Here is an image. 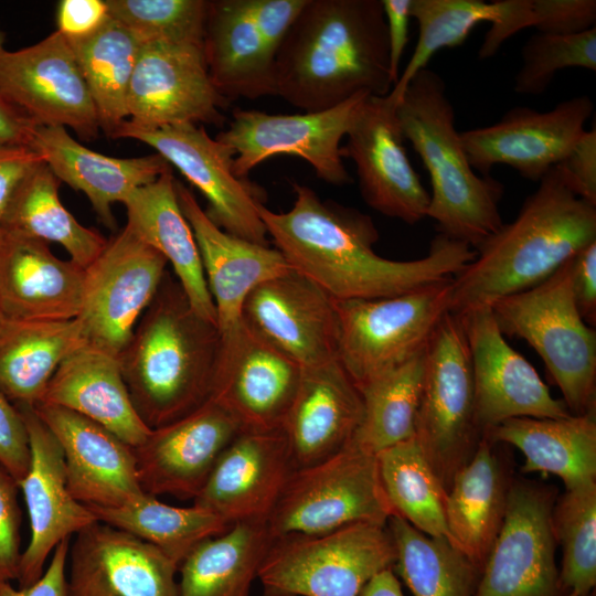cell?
<instances>
[{
	"label": "cell",
	"instance_id": "1",
	"mask_svg": "<svg viewBox=\"0 0 596 596\" xmlns=\"http://www.w3.org/2000/svg\"><path fill=\"white\" fill-rule=\"evenodd\" d=\"M292 190L289 211L260 204L259 216L290 267L336 301L392 297L450 279L476 256L469 245L437 234L422 258H384L374 251L380 234L368 214L324 201L305 184Z\"/></svg>",
	"mask_w": 596,
	"mask_h": 596
},
{
	"label": "cell",
	"instance_id": "2",
	"mask_svg": "<svg viewBox=\"0 0 596 596\" xmlns=\"http://www.w3.org/2000/svg\"><path fill=\"white\" fill-rule=\"evenodd\" d=\"M393 86L382 0L306 1L276 54V96L317 113Z\"/></svg>",
	"mask_w": 596,
	"mask_h": 596
},
{
	"label": "cell",
	"instance_id": "3",
	"mask_svg": "<svg viewBox=\"0 0 596 596\" xmlns=\"http://www.w3.org/2000/svg\"><path fill=\"white\" fill-rule=\"evenodd\" d=\"M595 241L596 206L572 193L553 167L515 219L503 223L453 276L450 312L460 315L528 290Z\"/></svg>",
	"mask_w": 596,
	"mask_h": 596
},
{
	"label": "cell",
	"instance_id": "4",
	"mask_svg": "<svg viewBox=\"0 0 596 596\" xmlns=\"http://www.w3.org/2000/svg\"><path fill=\"white\" fill-rule=\"evenodd\" d=\"M221 351L217 326L199 317L167 270L118 355L132 404L151 429L170 424L211 397Z\"/></svg>",
	"mask_w": 596,
	"mask_h": 596
},
{
	"label": "cell",
	"instance_id": "5",
	"mask_svg": "<svg viewBox=\"0 0 596 596\" xmlns=\"http://www.w3.org/2000/svg\"><path fill=\"white\" fill-rule=\"evenodd\" d=\"M396 116L404 140L429 175L427 217L438 234L476 249L503 224L499 203L504 187L470 166L443 77L429 68L418 72L398 100Z\"/></svg>",
	"mask_w": 596,
	"mask_h": 596
},
{
	"label": "cell",
	"instance_id": "6",
	"mask_svg": "<svg viewBox=\"0 0 596 596\" xmlns=\"http://www.w3.org/2000/svg\"><path fill=\"white\" fill-rule=\"evenodd\" d=\"M489 306L503 334L541 356L571 414L596 409V331L576 307L568 260L543 283Z\"/></svg>",
	"mask_w": 596,
	"mask_h": 596
},
{
	"label": "cell",
	"instance_id": "7",
	"mask_svg": "<svg viewBox=\"0 0 596 596\" xmlns=\"http://www.w3.org/2000/svg\"><path fill=\"white\" fill-rule=\"evenodd\" d=\"M395 561L387 525L360 522L324 534L272 540L257 578L264 596H359Z\"/></svg>",
	"mask_w": 596,
	"mask_h": 596
},
{
	"label": "cell",
	"instance_id": "8",
	"mask_svg": "<svg viewBox=\"0 0 596 596\" xmlns=\"http://www.w3.org/2000/svg\"><path fill=\"white\" fill-rule=\"evenodd\" d=\"M394 513L376 455L350 443L326 460L292 470L266 524L275 540L324 534L360 522L386 525Z\"/></svg>",
	"mask_w": 596,
	"mask_h": 596
},
{
	"label": "cell",
	"instance_id": "9",
	"mask_svg": "<svg viewBox=\"0 0 596 596\" xmlns=\"http://www.w3.org/2000/svg\"><path fill=\"white\" fill-rule=\"evenodd\" d=\"M451 278L401 295L336 301L338 360L360 390L422 352L450 312Z\"/></svg>",
	"mask_w": 596,
	"mask_h": 596
},
{
	"label": "cell",
	"instance_id": "10",
	"mask_svg": "<svg viewBox=\"0 0 596 596\" xmlns=\"http://www.w3.org/2000/svg\"><path fill=\"white\" fill-rule=\"evenodd\" d=\"M414 437L446 491L482 437L476 422L469 349L461 320L451 312L443 317L426 345Z\"/></svg>",
	"mask_w": 596,
	"mask_h": 596
},
{
	"label": "cell",
	"instance_id": "11",
	"mask_svg": "<svg viewBox=\"0 0 596 596\" xmlns=\"http://www.w3.org/2000/svg\"><path fill=\"white\" fill-rule=\"evenodd\" d=\"M300 8L297 0L209 1L205 62L213 85L230 103L275 95L276 54Z\"/></svg>",
	"mask_w": 596,
	"mask_h": 596
},
{
	"label": "cell",
	"instance_id": "12",
	"mask_svg": "<svg viewBox=\"0 0 596 596\" xmlns=\"http://www.w3.org/2000/svg\"><path fill=\"white\" fill-rule=\"evenodd\" d=\"M113 138H131L156 150L174 166L207 201L206 215L223 231L246 241L269 246L259 216L263 189L233 171L234 151L203 126L182 124L159 129H140L127 120Z\"/></svg>",
	"mask_w": 596,
	"mask_h": 596
},
{
	"label": "cell",
	"instance_id": "13",
	"mask_svg": "<svg viewBox=\"0 0 596 596\" xmlns=\"http://www.w3.org/2000/svg\"><path fill=\"white\" fill-rule=\"evenodd\" d=\"M168 262L126 224L84 268L81 321L88 344L118 356L155 298Z\"/></svg>",
	"mask_w": 596,
	"mask_h": 596
},
{
	"label": "cell",
	"instance_id": "14",
	"mask_svg": "<svg viewBox=\"0 0 596 596\" xmlns=\"http://www.w3.org/2000/svg\"><path fill=\"white\" fill-rule=\"evenodd\" d=\"M368 96L360 94L327 110L295 115L235 108L227 129L216 139L234 151L233 171L238 178H247L270 157L287 155L302 158L326 183L350 184L352 177L340 153L341 140Z\"/></svg>",
	"mask_w": 596,
	"mask_h": 596
},
{
	"label": "cell",
	"instance_id": "15",
	"mask_svg": "<svg viewBox=\"0 0 596 596\" xmlns=\"http://www.w3.org/2000/svg\"><path fill=\"white\" fill-rule=\"evenodd\" d=\"M553 488L510 483L503 523L481 571L475 596H565L555 563Z\"/></svg>",
	"mask_w": 596,
	"mask_h": 596
},
{
	"label": "cell",
	"instance_id": "16",
	"mask_svg": "<svg viewBox=\"0 0 596 596\" xmlns=\"http://www.w3.org/2000/svg\"><path fill=\"white\" fill-rule=\"evenodd\" d=\"M0 93L38 126L97 137V111L67 39L58 31L10 51L0 28Z\"/></svg>",
	"mask_w": 596,
	"mask_h": 596
},
{
	"label": "cell",
	"instance_id": "17",
	"mask_svg": "<svg viewBox=\"0 0 596 596\" xmlns=\"http://www.w3.org/2000/svg\"><path fill=\"white\" fill-rule=\"evenodd\" d=\"M230 102L213 85L203 45L141 44L127 94V121L140 129L224 126Z\"/></svg>",
	"mask_w": 596,
	"mask_h": 596
},
{
	"label": "cell",
	"instance_id": "18",
	"mask_svg": "<svg viewBox=\"0 0 596 596\" xmlns=\"http://www.w3.org/2000/svg\"><path fill=\"white\" fill-rule=\"evenodd\" d=\"M473 377L481 434L517 417L565 418L573 414L552 396L534 366L504 339L490 306L460 315Z\"/></svg>",
	"mask_w": 596,
	"mask_h": 596
},
{
	"label": "cell",
	"instance_id": "19",
	"mask_svg": "<svg viewBox=\"0 0 596 596\" xmlns=\"http://www.w3.org/2000/svg\"><path fill=\"white\" fill-rule=\"evenodd\" d=\"M390 95L368 96L341 146L356 169L363 201L376 212L414 225L427 217L429 192L413 168Z\"/></svg>",
	"mask_w": 596,
	"mask_h": 596
},
{
	"label": "cell",
	"instance_id": "20",
	"mask_svg": "<svg viewBox=\"0 0 596 596\" xmlns=\"http://www.w3.org/2000/svg\"><path fill=\"white\" fill-rule=\"evenodd\" d=\"M594 111L593 100L581 95L540 111L509 109L497 123L460 132L470 166L489 175L505 164L530 181L539 182L572 149Z\"/></svg>",
	"mask_w": 596,
	"mask_h": 596
},
{
	"label": "cell",
	"instance_id": "21",
	"mask_svg": "<svg viewBox=\"0 0 596 596\" xmlns=\"http://www.w3.org/2000/svg\"><path fill=\"white\" fill-rule=\"evenodd\" d=\"M302 368L241 321L221 336L211 400L223 406L242 432L281 429L294 402Z\"/></svg>",
	"mask_w": 596,
	"mask_h": 596
},
{
	"label": "cell",
	"instance_id": "22",
	"mask_svg": "<svg viewBox=\"0 0 596 596\" xmlns=\"http://www.w3.org/2000/svg\"><path fill=\"white\" fill-rule=\"evenodd\" d=\"M241 321L301 368L338 359L336 300L294 269L255 287Z\"/></svg>",
	"mask_w": 596,
	"mask_h": 596
},
{
	"label": "cell",
	"instance_id": "23",
	"mask_svg": "<svg viewBox=\"0 0 596 596\" xmlns=\"http://www.w3.org/2000/svg\"><path fill=\"white\" fill-rule=\"evenodd\" d=\"M29 437L30 465L19 482L31 529L21 554L19 588L34 584L57 544L97 522L95 514L68 491L64 456L55 436L29 404H14Z\"/></svg>",
	"mask_w": 596,
	"mask_h": 596
},
{
	"label": "cell",
	"instance_id": "24",
	"mask_svg": "<svg viewBox=\"0 0 596 596\" xmlns=\"http://www.w3.org/2000/svg\"><path fill=\"white\" fill-rule=\"evenodd\" d=\"M242 432L237 421L213 400L151 430L132 447L139 482L151 496L195 499L219 458Z\"/></svg>",
	"mask_w": 596,
	"mask_h": 596
},
{
	"label": "cell",
	"instance_id": "25",
	"mask_svg": "<svg viewBox=\"0 0 596 596\" xmlns=\"http://www.w3.org/2000/svg\"><path fill=\"white\" fill-rule=\"evenodd\" d=\"M70 596H178V565L155 545L95 522L70 546Z\"/></svg>",
	"mask_w": 596,
	"mask_h": 596
},
{
	"label": "cell",
	"instance_id": "26",
	"mask_svg": "<svg viewBox=\"0 0 596 596\" xmlns=\"http://www.w3.org/2000/svg\"><path fill=\"white\" fill-rule=\"evenodd\" d=\"M33 407L61 445L67 488L78 502L116 508L145 493L131 446L71 409L44 403Z\"/></svg>",
	"mask_w": 596,
	"mask_h": 596
},
{
	"label": "cell",
	"instance_id": "27",
	"mask_svg": "<svg viewBox=\"0 0 596 596\" xmlns=\"http://www.w3.org/2000/svg\"><path fill=\"white\" fill-rule=\"evenodd\" d=\"M291 471L281 429L241 432L219 458L193 504L228 525L266 520Z\"/></svg>",
	"mask_w": 596,
	"mask_h": 596
},
{
	"label": "cell",
	"instance_id": "28",
	"mask_svg": "<svg viewBox=\"0 0 596 596\" xmlns=\"http://www.w3.org/2000/svg\"><path fill=\"white\" fill-rule=\"evenodd\" d=\"M363 415L360 390L338 359L302 368L281 430L292 470L341 451L353 439Z\"/></svg>",
	"mask_w": 596,
	"mask_h": 596
},
{
	"label": "cell",
	"instance_id": "29",
	"mask_svg": "<svg viewBox=\"0 0 596 596\" xmlns=\"http://www.w3.org/2000/svg\"><path fill=\"white\" fill-rule=\"evenodd\" d=\"M84 268L55 256L47 243L0 228V315L61 321L79 315Z\"/></svg>",
	"mask_w": 596,
	"mask_h": 596
},
{
	"label": "cell",
	"instance_id": "30",
	"mask_svg": "<svg viewBox=\"0 0 596 596\" xmlns=\"http://www.w3.org/2000/svg\"><path fill=\"white\" fill-rule=\"evenodd\" d=\"M175 191L200 251L222 336L241 323L243 304L255 287L292 268L277 248L246 241L219 227L194 194L179 181H175Z\"/></svg>",
	"mask_w": 596,
	"mask_h": 596
},
{
	"label": "cell",
	"instance_id": "31",
	"mask_svg": "<svg viewBox=\"0 0 596 596\" xmlns=\"http://www.w3.org/2000/svg\"><path fill=\"white\" fill-rule=\"evenodd\" d=\"M31 148L58 181L85 193L100 222L109 228H115L114 203H123L134 190L153 182L170 166L157 152L135 158L96 152L58 126H38Z\"/></svg>",
	"mask_w": 596,
	"mask_h": 596
},
{
	"label": "cell",
	"instance_id": "32",
	"mask_svg": "<svg viewBox=\"0 0 596 596\" xmlns=\"http://www.w3.org/2000/svg\"><path fill=\"white\" fill-rule=\"evenodd\" d=\"M39 403L76 412L131 447L142 444L152 430L132 404L118 356L88 343L60 364Z\"/></svg>",
	"mask_w": 596,
	"mask_h": 596
},
{
	"label": "cell",
	"instance_id": "33",
	"mask_svg": "<svg viewBox=\"0 0 596 596\" xmlns=\"http://www.w3.org/2000/svg\"><path fill=\"white\" fill-rule=\"evenodd\" d=\"M123 203L127 225L171 264L194 312L217 326L200 251L180 207L170 166L153 182L134 190Z\"/></svg>",
	"mask_w": 596,
	"mask_h": 596
},
{
	"label": "cell",
	"instance_id": "34",
	"mask_svg": "<svg viewBox=\"0 0 596 596\" xmlns=\"http://www.w3.org/2000/svg\"><path fill=\"white\" fill-rule=\"evenodd\" d=\"M510 483L494 443L482 435L447 490V539L480 573L503 523Z\"/></svg>",
	"mask_w": 596,
	"mask_h": 596
},
{
	"label": "cell",
	"instance_id": "35",
	"mask_svg": "<svg viewBox=\"0 0 596 596\" xmlns=\"http://www.w3.org/2000/svg\"><path fill=\"white\" fill-rule=\"evenodd\" d=\"M483 435L517 447L525 458L523 473H553L565 490L596 482V409L565 418H511Z\"/></svg>",
	"mask_w": 596,
	"mask_h": 596
},
{
	"label": "cell",
	"instance_id": "36",
	"mask_svg": "<svg viewBox=\"0 0 596 596\" xmlns=\"http://www.w3.org/2000/svg\"><path fill=\"white\" fill-rule=\"evenodd\" d=\"M81 321H28L0 315V391L12 404H38L60 364L87 344Z\"/></svg>",
	"mask_w": 596,
	"mask_h": 596
},
{
	"label": "cell",
	"instance_id": "37",
	"mask_svg": "<svg viewBox=\"0 0 596 596\" xmlns=\"http://www.w3.org/2000/svg\"><path fill=\"white\" fill-rule=\"evenodd\" d=\"M272 538L266 520L236 522L179 565L178 596H249Z\"/></svg>",
	"mask_w": 596,
	"mask_h": 596
},
{
	"label": "cell",
	"instance_id": "38",
	"mask_svg": "<svg viewBox=\"0 0 596 596\" xmlns=\"http://www.w3.org/2000/svg\"><path fill=\"white\" fill-rule=\"evenodd\" d=\"M58 180L45 162L20 184L0 228L61 245L70 259L86 268L105 248L107 241L81 224L58 196Z\"/></svg>",
	"mask_w": 596,
	"mask_h": 596
},
{
	"label": "cell",
	"instance_id": "39",
	"mask_svg": "<svg viewBox=\"0 0 596 596\" xmlns=\"http://www.w3.org/2000/svg\"><path fill=\"white\" fill-rule=\"evenodd\" d=\"M67 41L94 102L99 127L111 137L128 119L127 94L141 43L110 17L94 33Z\"/></svg>",
	"mask_w": 596,
	"mask_h": 596
},
{
	"label": "cell",
	"instance_id": "40",
	"mask_svg": "<svg viewBox=\"0 0 596 596\" xmlns=\"http://www.w3.org/2000/svg\"><path fill=\"white\" fill-rule=\"evenodd\" d=\"M87 508L99 522L155 545L178 567L200 543L231 526L194 504L188 508L169 505L146 492L120 507Z\"/></svg>",
	"mask_w": 596,
	"mask_h": 596
},
{
	"label": "cell",
	"instance_id": "41",
	"mask_svg": "<svg viewBox=\"0 0 596 596\" xmlns=\"http://www.w3.org/2000/svg\"><path fill=\"white\" fill-rule=\"evenodd\" d=\"M386 525L396 549L393 572L413 596H475L481 573L448 539L427 535L396 513Z\"/></svg>",
	"mask_w": 596,
	"mask_h": 596
},
{
	"label": "cell",
	"instance_id": "42",
	"mask_svg": "<svg viewBox=\"0 0 596 596\" xmlns=\"http://www.w3.org/2000/svg\"><path fill=\"white\" fill-rule=\"evenodd\" d=\"M426 348L360 389L363 415L352 444L370 454L415 436Z\"/></svg>",
	"mask_w": 596,
	"mask_h": 596
},
{
	"label": "cell",
	"instance_id": "43",
	"mask_svg": "<svg viewBox=\"0 0 596 596\" xmlns=\"http://www.w3.org/2000/svg\"><path fill=\"white\" fill-rule=\"evenodd\" d=\"M380 480L394 512L421 532L447 539V491L415 437L376 454Z\"/></svg>",
	"mask_w": 596,
	"mask_h": 596
},
{
	"label": "cell",
	"instance_id": "44",
	"mask_svg": "<svg viewBox=\"0 0 596 596\" xmlns=\"http://www.w3.org/2000/svg\"><path fill=\"white\" fill-rule=\"evenodd\" d=\"M510 8V0H412L411 18L418 24V39L390 97L398 103L408 83L436 52L461 45L481 22L499 23Z\"/></svg>",
	"mask_w": 596,
	"mask_h": 596
},
{
	"label": "cell",
	"instance_id": "45",
	"mask_svg": "<svg viewBox=\"0 0 596 596\" xmlns=\"http://www.w3.org/2000/svg\"><path fill=\"white\" fill-rule=\"evenodd\" d=\"M552 525L563 556L558 570L565 596H590L596 585V482L565 492L555 501Z\"/></svg>",
	"mask_w": 596,
	"mask_h": 596
},
{
	"label": "cell",
	"instance_id": "46",
	"mask_svg": "<svg viewBox=\"0 0 596 596\" xmlns=\"http://www.w3.org/2000/svg\"><path fill=\"white\" fill-rule=\"evenodd\" d=\"M108 14L141 44L152 42L203 45L209 1L105 0Z\"/></svg>",
	"mask_w": 596,
	"mask_h": 596
},
{
	"label": "cell",
	"instance_id": "47",
	"mask_svg": "<svg viewBox=\"0 0 596 596\" xmlns=\"http://www.w3.org/2000/svg\"><path fill=\"white\" fill-rule=\"evenodd\" d=\"M595 0H510L504 19L485 34L478 58H490L509 38L530 26L539 33L567 35L595 28Z\"/></svg>",
	"mask_w": 596,
	"mask_h": 596
},
{
	"label": "cell",
	"instance_id": "48",
	"mask_svg": "<svg viewBox=\"0 0 596 596\" xmlns=\"http://www.w3.org/2000/svg\"><path fill=\"white\" fill-rule=\"evenodd\" d=\"M522 64L513 89L521 95L543 94L558 71H596V28L567 35L535 33L521 50Z\"/></svg>",
	"mask_w": 596,
	"mask_h": 596
},
{
	"label": "cell",
	"instance_id": "49",
	"mask_svg": "<svg viewBox=\"0 0 596 596\" xmlns=\"http://www.w3.org/2000/svg\"><path fill=\"white\" fill-rule=\"evenodd\" d=\"M19 485L0 465V582L17 579L21 560Z\"/></svg>",
	"mask_w": 596,
	"mask_h": 596
},
{
	"label": "cell",
	"instance_id": "50",
	"mask_svg": "<svg viewBox=\"0 0 596 596\" xmlns=\"http://www.w3.org/2000/svg\"><path fill=\"white\" fill-rule=\"evenodd\" d=\"M577 198L596 206V129L585 130L568 153L555 166Z\"/></svg>",
	"mask_w": 596,
	"mask_h": 596
},
{
	"label": "cell",
	"instance_id": "51",
	"mask_svg": "<svg viewBox=\"0 0 596 596\" xmlns=\"http://www.w3.org/2000/svg\"><path fill=\"white\" fill-rule=\"evenodd\" d=\"M0 465L19 482L30 465V447L24 422L0 391Z\"/></svg>",
	"mask_w": 596,
	"mask_h": 596
},
{
	"label": "cell",
	"instance_id": "52",
	"mask_svg": "<svg viewBox=\"0 0 596 596\" xmlns=\"http://www.w3.org/2000/svg\"><path fill=\"white\" fill-rule=\"evenodd\" d=\"M570 277L576 307L590 326L596 324V241L579 249L570 260Z\"/></svg>",
	"mask_w": 596,
	"mask_h": 596
},
{
	"label": "cell",
	"instance_id": "53",
	"mask_svg": "<svg viewBox=\"0 0 596 596\" xmlns=\"http://www.w3.org/2000/svg\"><path fill=\"white\" fill-rule=\"evenodd\" d=\"M43 162L30 147L0 145V224L20 184Z\"/></svg>",
	"mask_w": 596,
	"mask_h": 596
},
{
	"label": "cell",
	"instance_id": "54",
	"mask_svg": "<svg viewBox=\"0 0 596 596\" xmlns=\"http://www.w3.org/2000/svg\"><path fill=\"white\" fill-rule=\"evenodd\" d=\"M109 18L105 0H62L57 6V30L66 39L94 33Z\"/></svg>",
	"mask_w": 596,
	"mask_h": 596
},
{
	"label": "cell",
	"instance_id": "55",
	"mask_svg": "<svg viewBox=\"0 0 596 596\" xmlns=\"http://www.w3.org/2000/svg\"><path fill=\"white\" fill-rule=\"evenodd\" d=\"M70 541L67 538L57 544L46 571L34 584L15 589L10 582H0V596H70L66 577Z\"/></svg>",
	"mask_w": 596,
	"mask_h": 596
},
{
	"label": "cell",
	"instance_id": "56",
	"mask_svg": "<svg viewBox=\"0 0 596 596\" xmlns=\"http://www.w3.org/2000/svg\"><path fill=\"white\" fill-rule=\"evenodd\" d=\"M412 0H382L389 44L390 73L394 85L400 77V64L408 42Z\"/></svg>",
	"mask_w": 596,
	"mask_h": 596
},
{
	"label": "cell",
	"instance_id": "57",
	"mask_svg": "<svg viewBox=\"0 0 596 596\" xmlns=\"http://www.w3.org/2000/svg\"><path fill=\"white\" fill-rule=\"evenodd\" d=\"M36 127L0 93V145L31 148Z\"/></svg>",
	"mask_w": 596,
	"mask_h": 596
},
{
	"label": "cell",
	"instance_id": "58",
	"mask_svg": "<svg viewBox=\"0 0 596 596\" xmlns=\"http://www.w3.org/2000/svg\"><path fill=\"white\" fill-rule=\"evenodd\" d=\"M359 596H404L397 575L387 568L375 575Z\"/></svg>",
	"mask_w": 596,
	"mask_h": 596
},
{
	"label": "cell",
	"instance_id": "59",
	"mask_svg": "<svg viewBox=\"0 0 596 596\" xmlns=\"http://www.w3.org/2000/svg\"><path fill=\"white\" fill-rule=\"evenodd\" d=\"M590 596H595V592H593Z\"/></svg>",
	"mask_w": 596,
	"mask_h": 596
}]
</instances>
